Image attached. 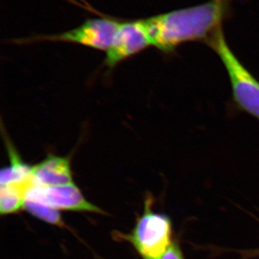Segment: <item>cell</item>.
Masks as SVG:
<instances>
[{"instance_id":"obj_1","label":"cell","mask_w":259,"mask_h":259,"mask_svg":"<svg viewBox=\"0 0 259 259\" xmlns=\"http://www.w3.org/2000/svg\"><path fill=\"white\" fill-rule=\"evenodd\" d=\"M231 0H209L204 4L143 19L151 47L163 53L181 44L206 42L221 28Z\"/></svg>"},{"instance_id":"obj_2","label":"cell","mask_w":259,"mask_h":259,"mask_svg":"<svg viewBox=\"0 0 259 259\" xmlns=\"http://www.w3.org/2000/svg\"><path fill=\"white\" fill-rule=\"evenodd\" d=\"M153 199L146 196L143 214L127 234L115 232V238L129 242L143 259H161L173 243L171 220L153 210Z\"/></svg>"},{"instance_id":"obj_3","label":"cell","mask_w":259,"mask_h":259,"mask_svg":"<svg viewBox=\"0 0 259 259\" xmlns=\"http://www.w3.org/2000/svg\"><path fill=\"white\" fill-rule=\"evenodd\" d=\"M218 54L231 81L233 100L243 111L259 120V81L238 60L227 44L222 28L207 41Z\"/></svg>"},{"instance_id":"obj_4","label":"cell","mask_w":259,"mask_h":259,"mask_svg":"<svg viewBox=\"0 0 259 259\" xmlns=\"http://www.w3.org/2000/svg\"><path fill=\"white\" fill-rule=\"evenodd\" d=\"M121 22L110 18H91L83 22L79 26L55 35H38L17 40V42L53 41L71 42L96 49L107 51Z\"/></svg>"},{"instance_id":"obj_5","label":"cell","mask_w":259,"mask_h":259,"mask_svg":"<svg viewBox=\"0 0 259 259\" xmlns=\"http://www.w3.org/2000/svg\"><path fill=\"white\" fill-rule=\"evenodd\" d=\"M25 200L32 201L57 210L105 214L101 209L89 202L74 183L55 187H32Z\"/></svg>"},{"instance_id":"obj_6","label":"cell","mask_w":259,"mask_h":259,"mask_svg":"<svg viewBox=\"0 0 259 259\" xmlns=\"http://www.w3.org/2000/svg\"><path fill=\"white\" fill-rule=\"evenodd\" d=\"M151 47L143 19L121 22L111 46L106 51L105 64L112 69L122 61Z\"/></svg>"},{"instance_id":"obj_7","label":"cell","mask_w":259,"mask_h":259,"mask_svg":"<svg viewBox=\"0 0 259 259\" xmlns=\"http://www.w3.org/2000/svg\"><path fill=\"white\" fill-rule=\"evenodd\" d=\"M32 181L33 187H55L74 183L69 158L49 155L32 166Z\"/></svg>"},{"instance_id":"obj_8","label":"cell","mask_w":259,"mask_h":259,"mask_svg":"<svg viewBox=\"0 0 259 259\" xmlns=\"http://www.w3.org/2000/svg\"><path fill=\"white\" fill-rule=\"evenodd\" d=\"M32 187V178L19 183L1 185L0 213L2 215L14 214L23 209L26 194Z\"/></svg>"},{"instance_id":"obj_9","label":"cell","mask_w":259,"mask_h":259,"mask_svg":"<svg viewBox=\"0 0 259 259\" xmlns=\"http://www.w3.org/2000/svg\"><path fill=\"white\" fill-rule=\"evenodd\" d=\"M8 145L9 152L10 164L4 167L0 174V185L19 183L32 178V166L23 161L20 155L9 143Z\"/></svg>"},{"instance_id":"obj_10","label":"cell","mask_w":259,"mask_h":259,"mask_svg":"<svg viewBox=\"0 0 259 259\" xmlns=\"http://www.w3.org/2000/svg\"><path fill=\"white\" fill-rule=\"evenodd\" d=\"M23 209L34 218L44 222L60 228L66 227L62 217L57 209L51 208L48 206L30 200H25Z\"/></svg>"},{"instance_id":"obj_11","label":"cell","mask_w":259,"mask_h":259,"mask_svg":"<svg viewBox=\"0 0 259 259\" xmlns=\"http://www.w3.org/2000/svg\"><path fill=\"white\" fill-rule=\"evenodd\" d=\"M161 259H185L183 253L181 250L180 245L177 242H173L171 247L168 248Z\"/></svg>"},{"instance_id":"obj_12","label":"cell","mask_w":259,"mask_h":259,"mask_svg":"<svg viewBox=\"0 0 259 259\" xmlns=\"http://www.w3.org/2000/svg\"><path fill=\"white\" fill-rule=\"evenodd\" d=\"M255 254H258V255H259V251L258 252V253H255Z\"/></svg>"}]
</instances>
